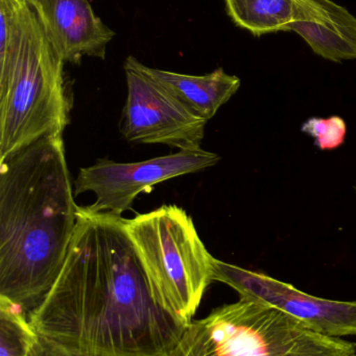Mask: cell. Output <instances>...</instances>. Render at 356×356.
<instances>
[{
    "label": "cell",
    "instance_id": "cell-1",
    "mask_svg": "<svg viewBox=\"0 0 356 356\" xmlns=\"http://www.w3.org/2000/svg\"><path fill=\"white\" fill-rule=\"evenodd\" d=\"M39 336L87 356H171L185 324L155 301L121 216L79 207L64 266L27 315Z\"/></svg>",
    "mask_w": 356,
    "mask_h": 356
},
{
    "label": "cell",
    "instance_id": "cell-2",
    "mask_svg": "<svg viewBox=\"0 0 356 356\" xmlns=\"http://www.w3.org/2000/svg\"><path fill=\"white\" fill-rule=\"evenodd\" d=\"M77 209L62 136L38 140L0 162V297L27 315L64 266Z\"/></svg>",
    "mask_w": 356,
    "mask_h": 356
},
{
    "label": "cell",
    "instance_id": "cell-3",
    "mask_svg": "<svg viewBox=\"0 0 356 356\" xmlns=\"http://www.w3.org/2000/svg\"><path fill=\"white\" fill-rule=\"evenodd\" d=\"M64 64L29 3L14 51L0 64V162L38 140L62 136L70 112Z\"/></svg>",
    "mask_w": 356,
    "mask_h": 356
},
{
    "label": "cell",
    "instance_id": "cell-4",
    "mask_svg": "<svg viewBox=\"0 0 356 356\" xmlns=\"http://www.w3.org/2000/svg\"><path fill=\"white\" fill-rule=\"evenodd\" d=\"M356 345L314 332L270 305L240 298L192 320L171 356H355Z\"/></svg>",
    "mask_w": 356,
    "mask_h": 356
},
{
    "label": "cell",
    "instance_id": "cell-5",
    "mask_svg": "<svg viewBox=\"0 0 356 356\" xmlns=\"http://www.w3.org/2000/svg\"><path fill=\"white\" fill-rule=\"evenodd\" d=\"M125 230L155 301L188 325L212 282L213 257L192 218L177 205L125 219Z\"/></svg>",
    "mask_w": 356,
    "mask_h": 356
},
{
    "label": "cell",
    "instance_id": "cell-6",
    "mask_svg": "<svg viewBox=\"0 0 356 356\" xmlns=\"http://www.w3.org/2000/svg\"><path fill=\"white\" fill-rule=\"evenodd\" d=\"M221 160L217 154L199 149L179 150L177 154L141 162L119 163L98 160L79 169L75 180V196L86 192L95 195L93 211L121 216L132 209L134 200L144 192H150L165 180L200 172Z\"/></svg>",
    "mask_w": 356,
    "mask_h": 356
},
{
    "label": "cell",
    "instance_id": "cell-7",
    "mask_svg": "<svg viewBox=\"0 0 356 356\" xmlns=\"http://www.w3.org/2000/svg\"><path fill=\"white\" fill-rule=\"evenodd\" d=\"M125 71L127 96L121 124L123 137L134 143L162 144L179 150L202 148L207 121L192 114L127 58Z\"/></svg>",
    "mask_w": 356,
    "mask_h": 356
},
{
    "label": "cell",
    "instance_id": "cell-8",
    "mask_svg": "<svg viewBox=\"0 0 356 356\" xmlns=\"http://www.w3.org/2000/svg\"><path fill=\"white\" fill-rule=\"evenodd\" d=\"M212 282L228 284L240 294V298L270 305L324 336L356 337V301L330 300L311 296L292 284L215 257Z\"/></svg>",
    "mask_w": 356,
    "mask_h": 356
},
{
    "label": "cell",
    "instance_id": "cell-9",
    "mask_svg": "<svg viewBox=\"0 0 356 356\" xmlns=\"http://www.w3.org/2000/svg\"><path fill=\"white\" fill-rule=\"evenodd\" d=\"M37 14L48 41L64 63L84 56L104 60L115 31L96 16L88 0H26Z\"/></svg>",
    "mask_w": 356,
    "mask_h": 356
},
{
    "label": "cell",
    "instance_id": "cell-10",
    "mask_svg": "<svg viewBox=\"0 0 356 356\" xmlns=\"http://www.w3.org/2000/svg\"><path fill=\"white\" fill-rule=\"evenodd\" d=\"M286 31L298 33L318 56L332 62L356 60V17L332 0H293Z\"/></svg>",
    "mask_w": 356,
    "mask_h": 356
},
{
    "label": "cell",
    "instance_id": "cell-11",
    "mask_svg": "<svg viewBox=\"0 0 356 356\" xmlns=\"http://www.w3.org/2000/svg\"><path fill=\"white\" fill-rule=\"evenodd\" d=\"M127 60L144 74L162 86L178 102L199 118L208 122L222 106L238 91L240 79L223 68L205 75H188L150 68L134 56Z\"/></svg>",
    "mask_w": 356,
    "mask_h": 356
},
{
    "label": "cell",
    "instance_id": "cell-12",
    "mask_svg": "<svg viewBox=\"0 0 356 356\" xmlns=\"http://www.w3.org/2000/svg\"><path fill=\"white\" fill-rule=\"evenodd\" d=\"M230 18L255 37L286 31L293 21V0H225Z\"/></svg>",
    "mask_w": 356,
    "mask_h": 356
},
{
    "label": "cell",
    "instance_id": "cell-13",
    "mask_svg": "<svg viewBox=\"0 0 356 356\" xmlns=\"http://www.w3.org/2000/svg\"><path fill=\"white\" fill-rule=\"evenodd\" d=\"M38 337L27 314L0 297V356H29Z\"/></svg>",
    "mask_w": 356,
    "mask_h": 356
},
{
    "label": "cell",
    "instance_id": "cell-14",
    "mask_svg": "<svg viewBox=\"0 0 356 356\" xmlns=\"http://www.w3.org/2000/svg\"><path fill=\"white\" fill-rule=\"evenodd\" d=\"M303 131L316 138V144L321 149H334L344 142L346 127L338 117L330 119H311L303 127Z\"/></svg>",
    "mask_w": 356,
    "mask_h": 356
},
{
    "label": "cell",
    "instance_id": "cell-15",
    "mask_svg": "<svg viewBox=\"0 0 356 356\" xmlns=\"http://www.w3.org/2000/svg\"><path fill=\"white\" fill-rule=\"evenodd\" d=\"M31 356H87L72 353L65 347L61 346L54 341L44 337H38L37 342L31 353Z\"/></svg>",
    "mask_w": 356,
    "mask_h": 356
},
{
    "label": "cell",
    "instance_id": "cell-16",
    "mask_svg": "<svg viewBox=\"0 0 356 356\" xmlns=\"http://www.w3.org/2000/svg\"><path fill=\"white\" fill-rule=\"evenodd\" d=\"M29 356H31V353H29Z\"/></svg>",
    "mask_w": 356,
    "mask_h": 356
},
{
    "label": "cell",
    "instance_id": "cell-17",
    "mask_svg": "<svg viewBox=\"0 0 356 356\" xmlns=\"http://www.w3.org/2000/svg\"><path fill=\"white\" fill-rule=\"evenodd\" d=\"M355 191H356V186H355Z\"/></svg>",
    "mask_w": 356,
    "mask_h": 356
},
{
    "label": "cell",
    "instance_id": "cell-18",
    "mask_svg": "<svg viewBox=\"0 0 356 356\" xmlns=\"http://www.w3.org/2000/svg\"><path fill=\"white\" fill-rule=\"evenodd\" d=\"M356 356V355H355Z\"/></svg>",
    "mask_w": 356,
    "mask_h": 356
}]
</instances>
